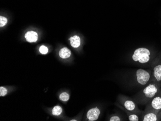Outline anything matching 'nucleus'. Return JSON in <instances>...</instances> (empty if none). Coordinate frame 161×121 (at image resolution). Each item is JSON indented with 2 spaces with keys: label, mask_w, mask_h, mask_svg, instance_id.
<instances>
[{
  "label": "nucleus",
  "mask_w": 161,
  "mask_h": 121,
  "mask_svg": "<svg viewBox=\"0 0 161 121\" xmlns=\"http://www.w3.org/2000/svg\"><path fill=\"white\" fill-rule=\"evenodd\" d=\"M109 121H125V119L120 114H114L109 118Z\"/></svg>",
  "instance_id": "nucleus-13"
},
{
  "label": "nucleus",
  "mask_w": 161,
  "mask_h": 121,
  "mask_svg": "<svg viewBox=\"0 0 161 121\" xmlns=\"http://www.w3.org/2000/svg\"><path fill=\"white\" fill-rule=\"evenodd\" d=\"M161 90V84L152 81L135 95L133 98L138 105H146Z\"/></svg>",
  "instance_id": "nucleus-1"
},
{
  "label": "nucleus",
  "mask_w": 161,
  "mask_h": 121,
  "mask_svg": "<svg viewBox=\"0 0 161 121\" xmlns=\"http://www.w3.org/2000/svg\"><path fill=\"white\" fill-rule=\"evenodd\" d=\"M7 23V19L3 16L0 17V27H3L5 26Z\"/></svg>",
  "instance_id": "nucleus-16"
},
{
  "label": "nucleus",
  "mask_w": 161,
  "mask_h": 121,
  "mask_svg": "<svg viewBox=\"0 0 161 121\" xmlns=\"http://www.w3.org/2000/svg\"><path fill=\"white\" fill-rule=\"evenodd\" d=\"M59 98L61 101L63 102H67L69 100V96L68 94L67 93H62V94L60 95L59 96Z\"/></svg>",
  "instance_id": "nucleus-15"
},
{
  "label": "nucleus",
  "mask_w": 161,
  "mask_h": 121,
  "mask_svg": "<svg viewBox=\"0 0 161 121\" xmlns=\"http://www.w3.org/2000/svg\"><path fill=\"white\" fill-rule=\"evenodd\" d=\"M100 114V110L97 107L92 108L87 113V120L89 121H96L99 118Z\"/></svg>",
  "instance_id": "nucleus-8"
},
{
  "label": "nucleus",
  "mask_w": 161,
  "mask_h": 121,
  "mask_svg": "<svg viewBox=\"0 0 161 121\" xmlns=\"http://www.w3.org/2000/svg\"><path fill=\"white\" fill-rule=\"evenodd\" d=\"M152 78V69H138L135 72L134 76V82L138 86L144 87L151 82Z\"/></svg>",
  "instance_id": "nucleus-4"
},
{
  "label": "nucleus",
  "mask_w": 161,
  "mask_h": 121,
  "mask_svg": "<svg viewBox=\"0 0 161 121\" xmlns=\"http://www.w3.org/2000/svg\"><path fill=\"white\" fill-rule=\"evenodd\" d=\"M140 121H161V111H143L140 115Z\"/></svg>",
  "instance_id": "nucleus-7"
},
{
  "label": "nucleus",
  "mask_w": 161,
  "mask_h": 121,
  "mask_svg": "<svg viewBox=\"0 0 161 121\" xmlns=\"http://www.w3.org/2000/svg\"><path fill=\"white\" fill-rule=\"evenodd\" d=\"M152 78L151 82L161 84V57H158L153 60L151 66Z\"/></svg>",
  "instance_id": "nucleus-5"
},
{
  "label": "nucleus",
  "mask_w": 161,
  "mask_h": 121,
  "mask_svg": "<svg viewBox=\"0 0 161 121\" xmlns=\"http://www.w3.org/2000/svg\"><path fill=\"white\" fill-rule=\"evenodd\" d=\"M155 59L151 50L146 47H140L134 51L131 56V63L140 66L150 67Z\"/></svg>",
  "instance_id": "nucleus-2"
},
{
  "label": "nucleus",
  "mask_w": 161,
  "mask_h": 121,
  "mask_svg": "<svg viewBox=\"0 0 161 121\" xmlns=\"http://www.w3.org/2000/svg\"><path fill=\"white\" fill-rule=\"evenodd\" d=\"M59 55L61 58L66 59L70 57L71 51L68 48L63 47L59 51Z\"/></svg>",
  "instance_id": "nucleus-12"
},
{
  "label": "nucleus",
  "mask_w": 161,
  "mask_h": 121,
  "mask_svg": "<svg viewBox=\"0 0 161 121\" xmlns=\"http://www.w3.org/2000/svg\"><path fill=\"white\" fill-rule=\"evenodd\" d=\"M116 105L118 107V108H120L121 110H123L124 112H125V113L127 115L128 120L130 121H140V116L137 114L134 113L130 112L128 111L126 109L123 107L122 105L119 103H116Z\"/></svg>",
  "instance_id": "nucleus-9"
},
{
  "label": "nucleus",
  "mask_w": 161,
  "mask_h": 121,
  "mask_svg": "<svg viewBox=\"0 0 161 121\" xmlns=\"http://www.w3.org/2000/svg\"><path fill=\"white\" fill-rule=\"evenodd\" d=\"M7 93V90L5 87H0V96H5Z\"/></svg>",
  "instance_id": "nucleus-18"
},
{
  "label": "nucleus",
  "mask_w": 161,
  "mask_h": 121,
  "mask_svg": "<svg viewBox=\"0 0 161 121\" xmlns=\"http://www.w3.org/2000/svg\"><path fill=\"white\" fill-rule=\"evenodd\" d=\"M161 111V90L146 105L144 111Z\"/></svg>",
  "instance_id": "nucleus-6"
},
{
  "label": "nucleus",
  "mask_w": 161,
  "mask_h": 121,
  "mask_svg": "<svg viewBox=\"0 0 161 121\" xmlns=\"http://www.w3.org/2000/svg\"><path fill=\"white\" fill-rule=\"evenodd\" d=\"M62 109L61 107L59 106H56L53 108L52 110V114L56 116H58L62 113Z\"/></svg>",
  "instance_id": "nucleus-14"
},
{
  "label": "nucleus",
  "mask_w": 161,
  "mask_h": 121,
  "mask_svg": "<svg viewBox=\"0 0 161 121\" xmlns=\"http://www.w3.org/2000/svg\"><path fill=\"white\" fill-rule=\"evenodd\" d=\"M70 44L71 47L75 48H77L80 47L81 45V40L78 35H75L69 38Z\"/></svg>",
  "instance_id": "nucleus-11"
},
{
  "label": "nucleus",
  "mask_w": 161,
  "mask_h": 121,
  "mask_svg": "<svg viewBox=\"0 0 161 121\" xmlns=\"http://www.w3.org/2000/svg\"><path fill=\"white\" fill-rule=\"evenodd\" d=\"M117 101L121 105L130 112L137 114L140 116L142 113L143 111L139 109L138 104L132 97L124 95L119 94L117 97Z\"/></svg>",
  "instance_id": "nucleus-3"
},
{
  "label": "nucleus",
  "mask_w": 161,
  "mask_h": 121,
  "mask_svg": "<svg viewBox=\"0 0 161 121\" xmlns=\"http://www.w3.org/2000/svg\"><path fill=\"white\" fill-rule=\"evenodd\" d=\"M39 51L41 54L45 55V54H47L48 52V49L47 47H46V46H42L40 47Z\"/></svg>",
  "instance_id": "nucleus-17"
},
{
  "label": "nucleus",
  "mask_w": 161,
  "mask_h": 121,
  "mask_svg": "<svg viewBox=\"0 0 161 121\" xmlns=\"http://www.w3.org/2000/svg\"><path fill=\"white\" fill-rule=\"evenodd\" d=\"M25 37L29 42H35L38 39V35L35 31H29L25 34Z\"/></svg>",
  "instance_id": "nucleus-10"
}]
</instances>
